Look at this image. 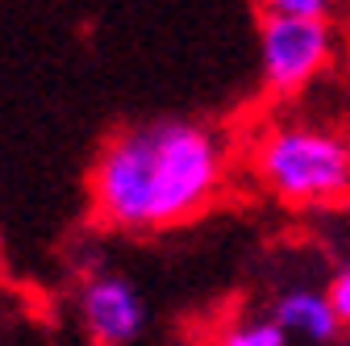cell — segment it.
<instances>
[{
	"label": "cell",
	"mask_w": 350,
	"mask_h": 346,
	"mask_svg": "<svg viewBox=\"0 0 350 346\" xmlns=\"http://www.w3.org/2000/svg\"><path fill=\"white\" fill-rule=\"evenodd\" d=\"M346 138H350V134H346Z\"/></svg>",
	"instance_id": "11"
},
{
	"label": "cell",
	"mask_w": 350,
	"mask_h": 346,
	"mask_svg": "<svg viewBox=\"0 0 350 346\" xmlns=\"http://www.w3.org/2000/svg\"><path fill=\"white\" fill-rule=\"evenodd\" d=\"M325 292H329V300H334L338 321H342V325H350V263L329 280V288H325Z\"/></svg>",
	"instance_id": "8"
},
{
	"label": "cell",
	"mask_w": 350,
	"mask_h": 346,
	"mask_svg": "<svg viewBox=\"0 0 350 346\" xmlns=\"http://www.w3.org/2000/svg\"><path fill=\"white\" fill-rule=\"evenodd\" d=\"M258 184L292 209L350 196V138L317 121H275L250 146Z\"/></svg>",
	"instance_id": "2"
},
{
	"label": "cell",
	"mask_w": 350,
	"mask_h": 346,
	"mask_svg": "<svg viewBox=\"0 0 350 346\" xmlns=\"http://www.w3.org/2000/svg\"><path fill=\"white\" fill-rule=\"evenodd\" d=\"M226 138L188 117L129 125L105 142L88 192L96 217L125 234H150L192 222L226 184Z\"/></svg>",
	"instance_id": "1"
},
{
	"label": "cell",
	"mask_w": 350,
	"mask_h": 346,
	"mask_svg": "<svg viewBox=\"0 0 350 346\" xmlns=\"http://www.w3.org/2000/svg\"><path fill=\"white\" fill-rule=\"evenodd\" d=\"M0 267H5V238H0Z\"/></svg>",
	"instance_id": "9"
},
{
	"label": "cell",
	"mask_w": 350,
	"mask_h": 346,
	"mask_svg": "<svg viewBox=\"0 0 350 346\" xmlns=\"http://www.w3.org/2000/svg\"><path fill=\"white\" fill-rule=\"evenodd\" d=\"M267 313L284 325V334L292 338V346H321V342H334L342 334V321L334 313V300H329L325 288L292 284V288L275 292Z\"/></svg>",
	"instance_id": "5"
},
{
	"label": "cell",
	"mask_w": 350,
	"mask_h": 346,
	"mask_svg": "<svg viewBox=\"0 0 350 346\" xmlns=\"http://www.w3.org/2000/svg\"><path fill=\"white\" fill-rule=\"evenodd\" d=\"M321 346H338V342H321ZM346 346H350V342H346Z\"/></svg>",
	"instance_id": "10"
},
{
	"label": "cell",
	"mask_w": 350,
	"mask_h": 346,
	"mask_svg": "<svg viewBox=\"0 0 350 346\" xmlns=\"http://www.w3.org/2000/svg\"><path fill=\"white\" fill-rule=\"evenodd\" d=\"M79 321L100 346H134L146 330V300L121 271H96L79 288Z\"/></svg>",
	"instance_id": "4"
},
{
	"label": "cell",
	"mask_w": 350,
	"mask_h": 346,
	"mask_svg": "<svg viewBox=\"0 0 350 346\" xmlns=\"http://www.w3.org/2000/svg\"><path fill=\"white\" fill-rule=\"evenodd\" d=\"M217 346H292V338L267 313V317H242V321L226 325L221 334H217Z\"/></svg>",
	"instance_id": "6"
},
{
	"label": "cell",
	"mask_w": 350,
	"mask_h": 346,
	"mask_svg": "<svg viewBox=\"0 0 350 346\" xmlns=\"http://www.w3.org/2000/svg\"><path fill=\"white\" fill-rule=\"evenodd\" d=\"M338 34L329 17H300V13H262L258 25V67L262 83L275 96H292L334 63Z\"/></svg>",
	"instance_id": "3"
},
{
	"label": "cell",
	"mask_w": 350,
	"mask_h": 346,
	"mask_svg": "<svg viewBox=\"0 0 350 346\" xmlns=\"http://www.w3.org/2000/svg\"><path fill=\"white\" fill-rule=\"evenodd\" d=\"M338 0H258L262 13H300V17H329Z\"/></svg>",
	"instance_id": "7"
}]
</instances>
